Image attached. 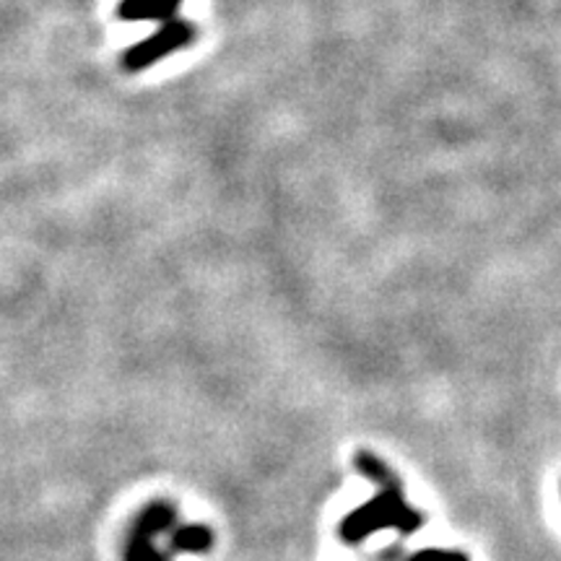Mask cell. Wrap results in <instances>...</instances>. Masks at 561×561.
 I'll return each instance as SVG.
<instances>
[{
  "instance_id": "cell-1",
  "label": "cell",
  "mask_w": 561,
  "mask_h": 561,
  "mask_svg": "<svg viewBox=\"0 0 561 561\" xmlns=\"http://www.w3.org/2000/svg\"><path fill=\"white\" fill-rule=\"evenodd\" d=\"M187 37H191V30H187V26H170L164 34L153 37L149 45H144L140 50H136L138 66H149V60L157 58V55H164L174 50L178 45H185Z\"/></svg>"
},
{
  "instance_id": "cell-2",
  "label": "cell",
  "mask_w": 561,
  "mask_h": 561,
  "mask_svg": "<svg viewBox=\"0 0 561 561\" xmlns=\"http://www.w3.org/2000/svg\"><path fill=\"white\" fill-rule=\"evenodd\" d=\"M180 0H128L123 5V16L138 19V16H164L178 9Z\"/></svg>"
}]
</instances>
